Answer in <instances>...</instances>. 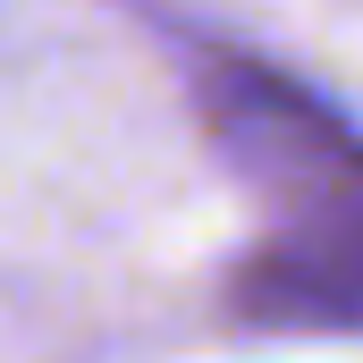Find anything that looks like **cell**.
Returning <instances> with one entry per match:
<instances>
[{
	"mask_svg": "<svg viewBox=\"0 0 363 363\" xmlns=\"http://www.w3.org/2000/svg\"><path fill=\"white\" fill-rule=\"evenodd\" d=\"M203 118L271 237L237 271V313L271 330H363V135L262 60H203Z\"/></svg>",
	"mask_w": 363,
	"mask_h": 363,
	"instance_id": "1",
	"label": "cell"
}]
</instances>
